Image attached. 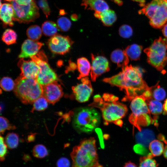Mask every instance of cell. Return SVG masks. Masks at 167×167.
Returning <instances> with one entry per match:
<instances>
[{"mask_svg":"<svg viewBox=\"0 0 167 167\" xmlns=\"http://www.w3.org/2000/svg\"><path fill=\"white\" fill-rule=\"evenodd\" d=\"M122 70L115 75L104 79L103 81L123 91L126 94L124 101L132 100L150 88L143 79L142 73L138 67L130 65Z\"/></svg>","mask_w":167,"mask_h":167,"instance_id":"cell-1","label":"cell"},{"mask_svg":"<svg viewBox=\"0 0 167 167\" xmlns=\"http://www.w3.org/2000/svg\"><path fill=\"white\" fill-rule=\"evenodd\" d=\"M89 106L100 109L105 125L113 123L121 126L123 122L121 119L128 110L126 105L120 102L118 97L108 93H104L102 97L99 95L95 96L93 102Z\"/></svg>","mask_w":167,"mask_h":167,"instance_id":"cell-2","label":"cell"},{"mask_svg":"<svg viewBox=\"0 0 167 167\" xmlns=\"http://www.w3.org/2000/svg\"><path fill=\"white\" fill-rule=\"evenodd\" d=\"M96 142L94 137L85 138L73 148L72 167H103L99 163Z\"/></svg>","mask_w":167,"mask_h":167,"instance_id":"cell-3","label":"cell"},{"mask_svg":"<svg viewBox=\"0 0 167 167\" xmlns=\"http://www.w3.org/2000/svg\"><path fill=\"white\" fill-rule=\"evenodd\" d=\"M14 92L23 103L33 104L43 95V88L36 79L22 78L19 76L15 81Z\"/></svg>","mask_w":167,"mask_h":167,"instance_id":"cell-4","label":"cell"},{"mask_svg":"<svg viewBox=\"0 0 167 167\" xmlns=\"http://www.w3.org/2000/svg\"><path fill=\"white\" fill-rule=\"evenodd\" d=\"M100 118L99 113L92 107L81 108L75 111L72 124L78 132L89 133L98 126Z\"/></svg>","mask_w":167,"mask_h":167,"instance_id":"cell-5","label":"cell"},{"mask_svg":"<svg viewBox=\"0 0 167 167\" xmlns=\"http://www.w3.org/2000/svg\"><path fill=\"white\" fill-rule=\"evenodd\" d=\"M130 108L132 113L129 121L139 131L141 130V126H147L153 122L146 100L142 95L137 96L132 100Z\"/></svg>","mask_w":167,"mask_h":167,"instance_id":"cell-6","label":"cell"},{"mask_svg":"<svg viewBox=\"0 0 167 167\" xmlns=\"http://www.w3.org/2000/svg\"><path fill=\"white\" fill-rule=\"evenodd\" d=\"M167 42L161 37L155 40L151 46L145 49L148 62L158 71H165L167 63Z\"/></svg>","mask_w":167,"mask_h":167,"instance_id":"cell-7","label":"cell"},{"mask_svg":"<svg viewBox=\"0 0 167 167\" xmlns=\"http://www.w3.org/2000/svg\"><path fill=\"white\" fill-rule=\"evenodd\" d=\"M30 58L39 67V71L36 79L41 86L58 80L57 75L48 64L47 58L43 51H39Z\"/></svg>","mask_w":167,"mask_h":167,"instance_id":"cell-8","label":"cell"},{"mask_svg":"<svg viewBox=\"0 0 167 167\" xmlns=\"http://www.w3.org/2000/svg\"><path fill=\"white\" fill-rule=\"evenodd\" d=\"M11 4L14 11V21L19 23H28L34 21L39 17V8L34 0L25 5H18L14 1L11 2Z\"/></svg>","mask_w":167,"mask_h":167,"instance_id":"cell-9","label":"cell"},{"mask_svg":"<svg viewBox=\"0 0 167 167\" xmlns=\"http://www.w3.org/2000/svg\"><path fill=\"white\" fill-rule=\"evenodd\" d=\"M73 43L68 36L55 35L49 40L48 45L52 53L64 55L69 52Z\"/></svg>","mask_w":167,"mask_h":167,"instance_id":"cell-10","label":"cell"},{"mask_svg":"<svg viewBox=\"0 0 167 167\" xmlns=\"http://www.w3.org/2000/svg\"><path fill=\"white\" fill-rule=\"evenodd\" d=\"M167 22V0H158L149 23L153 28H160Z\"/></svg>","mask_w":167,"mask_h":167,"instance_id":"cell-11","label":"cell"},{"mask_svg":"<svg viewBox=\"0 0 167 167\" xmlns=\"http://www.w3.org/2000/svg\"><path fill=\"white\" fill-rule=\"evenodd\" d=\"M81 83L72 88L75 99L80 102L88 101L92 92L93 89L90 81L88 77L81 79Z\"/></svg>","mask_w":167,"mask_h":167,"instance_id":"cell-12","label":"cell"},{"mask_svg":"<svg viewBox=\"0 0 167 167\" xmlns=\"http://www.w3.org/2000/svg\"><path fill=\"white\" fill-rule=\"evenodd\" d=\"M91 58L90 76L92 80L94 82L99 76L109 71V63L107 59L103 56H95L92 54Z\"/></svg>","mask_w":167,"mask_h":167,"instance_id":"cell-13","label":"cell"},{"mask_svg":"<svg viewBox=\"0 0 167 167\" xmlns=\"http://www.w3.org/2000/svg\"><path fill=\"white\" fill-rule=\"evenodd\" d=\"M43 96L49 103L54 104L63 95L62 89L57 81L42 86Z\"/></svg>","mask_w":167,"mask_h":167,"instance_id":"cell-14","label":"cell"},{"mask_svg":"<svg viewBox=\"0 0 167 167\" xmlns=\"http://www.w3.org/2000/svg\"><path fill=\"white\" fill-rule=\"evenodd\" d=\"M21 73L19 76L22 78L36 79L38 74L39 68L32 60L26 61L20 58L18 63Z\"/></svg>","mask_w":167,"mask_h":167,"instance_id":"cell-15","label":"cell"},{"mask_svg":"<svg viewBox=\"0 0 167 167\" xmlns=\"http://www.w3.org/2000/svg\"><path fill=\"white\" fill-rule=\"evenodd\" d=\"M43 44L31 39L25 40L22 45L21 52L19 56L20 58L31 57L36 55Z\"/></svg>","mask_w":167,"mask_h":167,"instance_id":"cell-16","label":"cell"},{"mask_svg":"<svg viewBox=\"0 0 167 167\" xmlns=\"http://www.w3.org/2000/svg\"><path fill=\"white\" fill-rule=\"evenodd\" d=\"M14 11L11 4L5 3L0 6V19L5 26L13 25Z\"/></svg>","mask_w":167,"mask_h":167,"instance_id":"cell-17","label":"cell"},{"mask_svg":"<svg viewBox=\"0 0 167 167\" xmlns=\"http://www.w3.org/2000/svg\"><path fill=\"white\" fill-rule=\"evenodd\" d=\"M81 5L84 9L93 10L95 12H101L109 9L105 0H82Z\"/></svg>","mask_w":167,"mask_h":167,"instance_id":"cell-18","label":"cell"},{"mask_svg":"<svg viewBox=\"0 0 167 167\" xmlns=\"http://www.w3.org/2000/svg\"><path fill=\"white\" fill-rule=\"evenodd\" d=\"M110 59L118 67L122 69L127 65L129 62V58L125 50L117 49L113 50L110 55Z\"/></svg>","mask_w":167,"mask_h":167,"instance_id":"cell-19","label":"cell"},{"mask_svg":"<svg viewBox=\"0 0 167 167\" xmlns=\"http://www.w3.org/2000/svg\"><path fill=\"white\" fill-rule=\"evenodd\" d=\"M94 15L101 20L104 25L107 26H111L117 19L115 12L109 9L101 12H95Z\"/></svg>","mask_w":167,"mask_h":167,"instance_id":"cell-20","label":"cell"},{"mask_svg":"<svg viewBox=\"0 0 167 167\" xmlns=\"http://www.w3.org/2000/svg\"><path fill=\"white\" fill-rule=\"evenodd\" d=\"M77 67L79 74L78 77V79L87 77L91 69L90 63L87 58L81 57L77 60Z\"/></svg>","mask_w":167,"mask_h":167,"instance_id":"cell-21","label":"cell"},{"mask_svg":"<svg viewBox=\"0 0 167 167\" xmlns=\"http://www.w3.org/2000/svg\"><path fill=\"white\" fill-rule=\"evenodd\" d=\"M136 139L138 143L147 146L155 138L153 132L148 129L141 130L136 135Z\"/></svg>","mask_w":167,"mask_h":167,"instance_id":"cell-22","label":"cell"},{"mask_svg":"<svg viewBox=\"0 0 167 167\" xmlns=\"http://www.w3.org/2000/svg\"><path fill=\"white\" fill-rule=\"evenodd\" d=\"M142 48L141 45L133 44L127 46L125 50L131 60H137L139 59Z\"/></svg>","mask_w":167,"mask_h":167,"instance_id":"cell-23","label":"cell"},{"mask_svg":"<svg viewBox=\"0 0 167 167\" xmlns=\"http://www.w3.org/2000/svg\"><path fill=\"white\" fill-rule=\"evenodd\" d=\"M57 25L54 22L47 21L42 24V30L44 34L47 36H53L58 31Z\"/></svg>","mask_w":167,"mask_h":167,"instance_id":"cell-24","label":"cell"},{"mask_svg":"<svg viewBox=\"0 0 167 167\" xmlns=\"http://www.w3.org/2000/svg\"><path fill=\"white\" fill-rule=\"evenodd\" d=\"M149 149L153 156H159L163 152V143L158 140H153L149 143Z\"/></svg>","mask_w":167,"mask_h":167,"instance_id":"cell-25","label":"cell"},{"mask_svg":"<svg viewBox=\"0 0 167 167\" xmlns=\"http://www.w3.org/2000/svg\"><path fill=\"white\" fill-rule=\"evenodd\" d=\"M26 33L30 39L36 41L40 38L42 33L41 28L37 25H33L29 27L27 29Z\"/></svg>","mask_w":167,"mask_h":167,"instance_id":"cell-26","label":"cell"},{"mask_svg":"<svg viewBox=\"0 0 167 167\" xmlns=\"http://www.w3.org/2000/svg\"><path fill=\"white\" fill-rule=\"evenodd\" d=\"M147 105L151 114L155 115L161 114L163 110V105L159 101L156 100H151Z\"/></svg>","mask_w":167,"mask_h":167,"instance_id":"cell-27","label":"cell"},{"mask_svg":"<svg viewBox=\"0 0 167 167\" xmlns=\"http://www.w3.org/2000/svg\"><path fill=\"white\" fill-rule=\"evenodd\" d=\"M5 142L9 149L15 148L19 144V135L15 133H9L6 136Z\"/></svg>","mask_w":167,"mask_h":167,"instance_id":"cell-28","label":"cell"},{"mask_svg":"<svg viewBox=\"0 0 167 167\" xmlns=\"http://www.w3.org/2000/svg\"><path fill=\"white\" fill-rule=\"evenodd\" d=\"M17 37L16 33L13 30L8 29L3 32L2 39L6 44L10 45L16 43Z\"/></svg>","mask_w":167,"mask_h":167,"instance_id":"cell-29","label":"cell"},{"mask_svg":"<svg viewBox=\"0 0 167 167\" xmlns=\"http://www.w3.org/2000/svg\"><path fill=\"white\" fill-rule=\"evenodd\" d=\"M151 154L140 157L139 167H157L158 164Z\"/></svg>","mask_w":167,"mask_h":167,"instance_id":"cell-30","label":"cell"},{"mask_svg":"<svg viewBox=\"0 0 167 167\" xmlns=\"http://www.w3.org/2000/svg\"><path fill=\"white\" fill-rule=\"evenodd\" d=\"M32 154L35 157L42 158L48 155V152L46 147L43 145L38 144L33 147Z\"/></svg>","mask_w":167,"mask_h":167,"instance_id":"cell-31","label":"cell"},{"mask_svg":"<svg viewBox=\"0 0 167 167\" xmlns=\"http://www.w3.org/2000/svg\"><path fill=\"white\" fill-rule=\"evenodd\" d=\"M48 102L46 99L42 95L33 103L32 112L34 110L39 111L44 110L48 106Z\"/></svg>","mask_w":167,"mask_h":167,"instance_id":"cell-32","label":"cell"},{"mask_svg":"<svg viewBox=\"0 0 167 167\" xmlns=\"http://www.w3.org/2000/svg\"><path fill=\"white\" fill-rule=\"evenodd\" d=\"M0 86L3 90L6 91H10L14 89L15 83L10 78L5 77L0 81Z\"/></svg>","mask_w":167,"mask_h":167,"instance_id":"cell-33","label":"cell"},{"mask_svg":"<svg viewBox=\"0 0 167 167\" xmlns=\"http://www.w3.org/2000/svg\"><path fill=\"white\" fill-rule=\"evenodd\" d=\"M58 27L61 31H68L71 26V23L70 20L65 17H61L57 20Z\"/></svg>","mask_w":167,"mask_h":167,"instance_id":"cell-34","label":"cell"},{"mask_svg":"<svg viewBox=\"0 0 167 167\" xmlns=\"http://www.w3.org/2000/svg\"><path fill=\"white\" fill-rule=\"evenodd\" d=\"M155 88L152 93L153 97L158 101H162L165 98L166 96L165 90L159 85Z\"/></svg>","mask_w":167,"mask_h":167,"instance_id":"cell-35","label":"cell"},{"mask_svg":"<svg viewBox=\"0 0 167 167\" xmlns=\"http://www.w3.org/2000/svg\"><path fill=\"white\" fill-rule=\"evenodd\" d=\"M119 33V35L122 37L128 38L132 36L133 30L130 26L127 24H124L120 27Z\"/></svg>","mask_w":167,"mask_h":167,"instance_id":"cell-36","label":"cell"},{"mask_svg":"<svg viewBox=\"0 0 167 167\" xmlns=\"http://www.w3.org/2000/svg\"><path fill=\"white\" fill-rule=\"evenodd\" d=\"M0 120V132L1 134H3L6 130H14L16 128L15 126L11 124L6 118L1 116Z\"/></svg>","mask_w":167,"mask_h":167,"instance_id":"cell-37","label":"cell"},{"mask_svg":"<svg viewBox=\"0 0 167 167\" xmlns=\"http://www.w3.org/2000/svg\"><path fill=\"white\" fill-rule=\"evenodd\" d=\"M0 159L2 161H3L7 152V146L3 138L1 136L0 137Z\"/></svg>","mask_w":167,"mask_h":167,"instance_id":"cell-38","label":"cell"},{"mask_svg":"<svg viewBox=\"0 0 167 167\" xmlns=\"http://www.w3.org/2000/svg\"><path fill=\"white\" fill-rule=\"evenodd\" d=\"M38 5L46 17H48L51 11L47 0H39L38 1Z\"/></svg>","mask_w":167,"mask_h":167,"instance_id":"cell-39","label":"cell"},{"mask_svg":"<svg viewBox=\"0 0 167 167\" xmlns=\"http://www.w3.org/2000/svg\"><path fill=\"white\" fill-rule=\"evenodd\" d=\"M56 165L57 167H70V163L67 158L62 157L58 160Z\"/></svg>","mask_w":167,"mask_h":167,"instance_id":"cell-40","label":"cell"},{"mask_svg":"<svg viewBox=\"0 0 167 167\" xmlns=\"http://www.w3.org/2000/svg\"><path fill=\"white\" fill-rule=\"evenodd\" d=\"M33 0H14V1L16 4L22 5H25L31 3Z\"/></svg>","mask_w":167,"mask_h":167,"instance_id":"cell-41","label":"cell"},{"mask_svg":"<svg viewBox=\"0 0 167 167\" xmlns=\"http://www.w3.org/2000/svg\"><path fill=\"white\" fill-rule=\"evenodd\" d=\"M69 62V66L66 68V72L67 73L70 71L75 70L77 67V66L75 63L70 61Z\"/></svg>","mask_w":167,"mask_h":167,"instance_id":"cell-42","label":"cell"},{"mask_svg":"<svg viewBox=\"0 0 167 167\" xmlns=\"http://www.w3.org/2000/svg\"><path fill=\"white\" fill-rule=\"evenodd\" d=\"M115 3L117 4L119 6H121L123 4V2L121 0H112ZM134 1H135L140 3L141 5H143L145 2V0H132Z\"/></svg>","mask_w":167,"mask_h":167,"instance_id":"cell-43","label":"cell"},{"mask_svg":"<svg viewBox=\"0 0 167 167\" xmlns=\"http://www.w3.org/2000/svg\"><path fill=\"white\" fill-rule=\"evenodd\" d=\"M162 32L164 36L167 38V24H165L164 26Z\"/></svg>","mask_w":167,"mask_h":167,"instance_id":"cell-44","label":"cell"},{"mask_svg":"<svg viewBox=\"0 0 167 167\" xmlns=\"http://www.w3.org/2000/svg\"><path fill=\"white\" fill-rule=\"evenodd\" d=\"M124 167H137V166L134 163L129 161L125 164Z\"/></svg>","mask_w":167,"mask_h":167,"instance_id":"cell-45","label":"cell"},{"mask_svg":"<svg viewBox=\"0 0 167 167\" xmlns=\"http://www.w3.org/2000/svg\"><path fill=\"white\" fill-rule=\"evenodd\" d=\"M23 159L25 162H27L31 160V157L28 154H25L23 157Z\"/></svg>","mask_w":167,"mask_h":167,"instance_id":"cell-46","label":"cell"},{"mask_svg":"<svg viewBox=\"0 0 167 167\" xmlns=\"http://www.w3.org/2000/svg\"><path fill=\"white\" fill-rule=\"evenodd\" d=\"M164 112L165 114H167V99L164 102L163 105Z\"/></svg>","mask_w":167,"mask_h":167,"instance_id":"cell-47","label":"cell"},{"mask_svg":"<svg viewBox=\"0 0 167 167\" xmlns=\"http://www.w3.org/2000/svg\"><path fill=\"white\" fill-rule=\"evenodd\" d=\"M163 153L164 157L166 159H167V144L165 146V147L164 148Z\"/></svg>","mask_w":167,"mask_h":167,"instance_id":"cell-48","label":"cell"},{"mask_svg":"<svg viewBox=\"0 0 167 167\" xmlns=\"http://www.w3.org/2000/svg\"><path fill=\"white\" fill-rule=\"evenodd\" d=\"M34 139V138L32 136H29L28 137V140L29 142L33 141Z\"/></svg>","mask_w":167,"mask_h":167,"instance_id":"cell-49","label":"cell"},{"mask_svg":"<svg viewBox=\"0 0 167 167\" xmlns=\"http://www.w3.org/2000/svg\"><path fill=\"white\" fill-rule=\"evenodd\" d=\"M6 1H8V2H12L14 1V0H4Z\"/></svg>","mask_w":167,"mask_h":167,"instance_id":"cell-50","label":"cell"},{"mask_svg":"<svg viewBox=\"0 0 167 167\" xmlns=\"http://www.w3.org/2000/svg\"></svg>","mask_w":167,"mask_h":167,"instance_id":"cell-51","label":"cell"}]
</instances>
